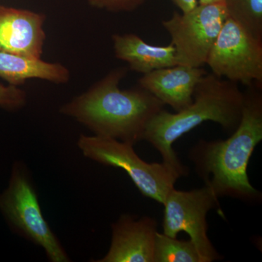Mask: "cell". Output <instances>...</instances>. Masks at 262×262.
<instances>
[{"label":"cell","mask_w":262,"mask_h":262,"mask_svg":"<svg viewBox=\"0 0 262 262\" xmlns=\"http://www.w3.org/2000/svg\"><path fill=\"white\" fill-rule=\"evenodd\" d=\"M127 72L125 67L112 70L62 106L60 113L75 119L96 136L133 145L144 140L150 121L165 105L139 85L120 89L119 85Z\"/></svg>","instance_id":"1"},{"label":"cell","mask_w":262,"mask_h":262,"mask_svg":"<svg viewBox=\"0 0 262 262\" xmlns=\"http://www.w3.org/2000/svg\"><path fill=\"white\" fill-rule=\"evenodd\" d=\"M261 88L248 87L239 125L226 140L200 141L189 158L196 172L218 196L254 201L261 194L253 187L248 166L255 148L262 140Z\"/></svg>","instance_id":"2"},{"label":"cell","mask_w":262,"mask_h":262,"mask_svg":"<svg viewBox=\"0 0 262 262\" xmlns=\"http://www.w3.org/2000/svg\"><path fill=\"white\" fill-rule=\"evenodd\" d=\"M244 94L237 83L207 73L196 84L192 102L184 110L170 113L162 110L150 121L144 134L147 141L159 151L163 163L187 176L173 149L176 141L203 122L219 124L232 133L239 125L244 107Z\"/></svg>","instance_id":"3"},{"label":"cell","mask_w":262,"mask_h":262,"mask_svg":"<svg viewBox=\"0 0 262 262\" xmlns=\"http://www.w3.org/2000/svg\"><path fill=\"white\" fill-rule=\"evenodd\" d=\"M77 146L85 158L125 170L143 195L163 205L182 176L167 164L146 163L130 143L100 136L81 135Z\"/></svg>","instance_id":"4"},{"label":"cell","mask_w":262,"mask_h":262,"mask_svg":"<svg viewBox=\"0 0 262 262\" xmlns=\"http://www.w3.org/2000/svg\"><path fill=\"white\" fill-rule=\"evenodd\" d=\"M0 208L17 230L41 246L52 262L70 258L43 216L37 194L25 166L15 165L9 187L0 196Z\"/></svg>","instance_id":"5"},{"label":"cell","mask_w":262,"mask_h":262,"mask_svg":"<svg viewBox=\"0 0 262 262\" xmlns=\"http://www.w3.org/2000/svg\"><path fill=\"white\" fill-rule=\"evenodd\" d=\"M228 18L225 1L198 4L182 14L174 12L162 25L170 35L179 64L203 67Z\"/></svg>","instance_id":"6"},{"label":"cell","mask_w":262,"mask_h":262,"mask_svg":"<svg viewBox=\"0 0 262 262\" xmlns=\"http://www.w3.org/2000/svg\"><path fill=\"white\" fill-rule=\"evenodd\" d=\"M212 73L247 87L261 88L262 39L227 18L207 58Z\"/></svg>","instance_id":"7"},{"label":"cell","mask_w":262,"mask_h":262,"mask_svg":"<svg viewBox=\"0 0 262 262\" xmlns=\"http://www.w3.org/2000/svg\"><path fill=\"white\" fill-rule=\"evenodd\" d=\"M164 206L163 234L177 237L184 232L189 234L195 246L201 262L220 260L208 235L207 214L219 205V198L209 187L191 191L173 188L166 196Z\"/></svg>","instance_id":"8"},{"label":"cell","mask_w":262,"mask_h":262,"mask_svg":"<svg viewBox=\"0 0 262 262\" xmlns=\"http://www.w3.org/2000/svg\"><path fill=\"white\" fill-rule=\"evenodd\" d=\"M158 222L149 216L136 220L123 214L112 225V242L107 253L96 262H154Z\"/></svg>","instance_id":"9"},{"label":"cell","mask_w":262,"mask_h":262,"mask_svg":"<svg viewBox=\"0 0 262 262\" xmlns=\"http://www.w3.org/2000/svg\"><path fill=\"white\" fill-rule=\"evenodd\" d=\"M46 15L0 4V51L41 58Z\"/></svg>","instance_id":"10"},{"label":"cell","mask_w":262,"mask_h":262,"mask_svg":"<svg viewBox=\"0 0 262 262\" xmlns=\"http://www.w3.org/2000/svg\"><path fill=\"white\" fill-rule=\"evenodd\" d=\"M206 74L203 67L177 64L143 75L139 85L164 105L179 112L192 102L196 84Z\"/></svg>","instance_id":"11"},{"label":"cell","mask_w":262,"mask_h":262,"mask_svg":"<svg viewBox=\"0 0 262 262\" xmlns=\"http://www.w3.org/2000/svg\"><path fill=\"white\" fill-rule=\"evenodd\" d=\"M114 51L117 58L126 62L129 68L138 73L179 64L173 45L157 46L150 45L134 34H113Z\"/></svg>","instance_id":"12"},{"label":"cell","mask_w":262,"mask_h":262,"mask_svg":"<svg viewBox=\"0 0 262 262\" xmlns=\"http://www.w3.org/2000/svg\"><path fill=\"white\" fill-rule=\"evenodd\" d=\"M0 78L15 86L30 79L66 84L70 80V72L61 63L0 51Z\"/></svg>","instance_id":"13"},{"label":"cell","mask_w":262,"mask_h":262,"mask_svg":"<svg viewBox=\"0 0 262 262\" xmlns=\"http://www.w3.org/2000/svg\"><path fill=\"white\" fill-rule=\"evenodd\" d=\"M154 262H201L195 246L190 239L183 241L157 232Z\"/></svg>","instance_id":"14"},{"label":"cell","mask_w":262,"mask_h":262,"mask_svg":"<svg viewBox=\"0 0 262 262\" xmlns=\"http://www.w3.org/2000/svg\"><path fill=\"white\" fill-rule=\"evenodd\" d=\"M229 18L262 39V0H225Z\"/></svg>","instance_id":"15"},{"label":"cell","mask_w":262,"mask_h":262,"mask_svg":"<svg viewBox=\"0 0 262 262\" xmlns=\"http://www.w3.org/2000/svg\"><path fill=\"white\" fill-rule=\"evenodd\" d=\"M27 102V93L18 86L0 84V108L15 111L24 107Z\"/></svg>","instance_id":"16"},{"label":"cell","mask_w":262,"mask_h":262,"mask_svg":"<svg viewBox=\"0 0 262 262\" xmlns=\"http://www.w3.org/2000/svg\"><path fill=\"white\" fill-rule=\"evenodd\" d=\"M91 7L112 13L133 12L140 8L145 0H87Z\"/></svg>","instance_id":"17"},{"label":"cell","mask_w":262,"mask_h":262,"mask_svg":"<svg viewBox=\"0 0 262 262\" xmlns=\"http://www.w3.org/2000/svg\"><path fill=\"white\" fill-rule=\"evenodd\" d=\"M182 13H187L198 5V0H170Z\"/></svg>","instance_id":"18"},{"label":"cell","mask_w":262,"mask_h":262,"mask_svg":"<svg viewBox=\"0 0 262 262\" xmlns=\"http://www.w3.org/2000/svg\"><path fill=\"white\" fill-rule=\"evenodd\" d=\"M225 1V0H198V4H208V3H216V2Z\"/></svg>","instance_id":"19"}]
</instances>
